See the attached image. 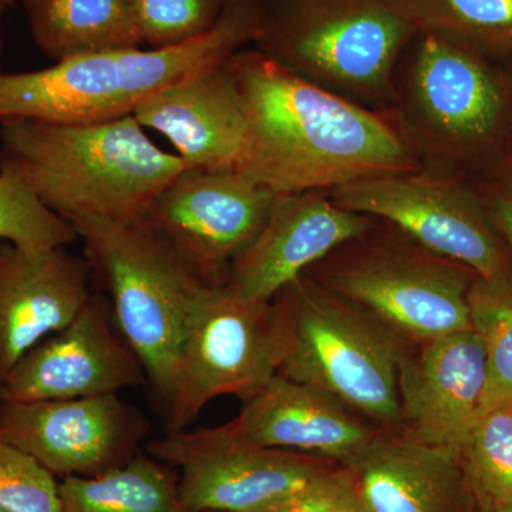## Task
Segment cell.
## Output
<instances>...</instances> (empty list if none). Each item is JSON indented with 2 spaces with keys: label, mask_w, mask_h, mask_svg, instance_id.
Masks as SVG:
<instances>
[{
  "label": "cell",
  "mask_w": 512,
  "mask_h": 512,
  "mask_svg": "<svg viewBox=\"0 0 512 512\" xmlns=\"http://www.w3.org/2000/svg\"><path fill=\"white\" fill-rule=\"evenodd\" d=\"M228 67L247 116L244 173L276 194L423 168L393 111L329 92L256 49L238 50Z\"/></svg>",
  "instance_id": "obj_1"
},
{
  "label": "cell",
  "mask_w": 512,
  "mask_h": 512,
  "mask_svg": "<svg viewBox=\"0 0 512 512\" xmlns=\"http://www.w3.org/2000/svg\"><path fill=\"white\" fill-rule=\"evenodd\" d=\"M185 168L134 116L96 123L0 121V170L19 175L64 220L79 215L143 224Z\"/></svg>",
  "instance_id": "obj_2"
},
{
  "label": "cell",
  "mask_w": 512,
  "mask_h": 512,
  "mask_svg": "<svg viewBox=\"0 0 512 512\" xmlns=\"http://www.w3.org/2000/svg\"><path fill=\"white\" fill-rule=\"evenodd\" d=\"M259 25V0H228L210 32L181 45L104 50L36 72L2 74L0 121L96 123L134 116L167 87L254 42Z\"/></svg>",
  "instance_id": "obj_3"
},
{
  "label": "cell",
  "mask_w": 512,
  "mask_h": 512,
  "mask_svg": "<svg viewBox=\"0 0 512 512\" xmlns=\"http://www.w3.org/2000/svg\"><path fill=\"white\" fill-rule=\"evenodd\" d=\"M500 63L439 33L413 37L392 111L424 168L476 178L504 163L512 77Z\"/></svg>",
  "instance_id": "obj_4"
},
{
  "label": "cell",
  "mask_w": 512,
  "mask_h": 512,
  "mask_svg": "<svg viewBox=\"0 0 512 512\" xmlns=\"http://www.w3.org/2000/svg\"><path fill=\"white\" fill-rule=\"evenodd\" d=\"M278 375L308 384L353 412L402 429V338L311 276L302 274L269 302Z\"/></svg>",
  "instance_id": "obj_5"
},
{
  "label": "cell",
  "mask_w": 512,
  "mask_h": 512,
  "mask_svg": "<svg viewBox=\"0 0 512 512\" xmlns=\"http://www.w3.org/2000/svg\"><path fill=\"white\" fill-rule=\"evenodd\" d=\"M255 49L289 72L392 111L397 67L417 29L392 0H259Z\"/></svg>",
  "instance_id": "obj_6"
},
{
  "label": "cell",
  "mask_w": 512,
  "mask_h": 512,
  "mask_svg": "<svg viewBox=\"0 0 512 512\" xmlns=\"http://www.w3.org/2000/svg\"><path fill=\"white\" fill-rule=\"evenodd\" d=\"M69 222L82 238L90 274L110 293L121 336L167 406L192 305L204 281L146 224L92 215Z\"/></svg>",
  "instance_id": "obj_7"
},
{
  "label": "cell",
  "mask_w": 512,
  "mask_h": 512,
  "mask_svg": "<svg viewBox=\"0 0 512 512\" xmlns=\"http://www.w3.org/2000/svg\"><path fill=\"white\" fill-rule=\"evenodd\" d=\"M305 274L406 342L473 329L468 293L476 272L424 248L384 221L376 220Z\"/></svg>",
  "instance_id": "obj_8"
},
{
  "label": "cell",
  "mask_w": 512,
  "mask_h": 512,
  "mask_svg": "<svg viewBox=\"0 0 512 512\" xmlns=\"http://www.w3.org/2000/svg\"><path fill=\"white\" fill-rule=\"evenodd\" d=\"M329 192L340 207L393 225L481 278L512 275L510 251L467 175L423 167L363 178Z\"/></svg>",
  "instance_id": "obj_9"
},
{
  "label": "cell",
  "mask_w": 512,
  "mask_h": 512,
  "mask_svg": "<svg viewBox=\"0 0 512 512\" xmlns=\"http://www.w3.org/2000/svg\"><path fill=\"white\" fill-rule=\"evenodd\" d=\"M276 375L269 302L247 301L225 284L204 282L195 295L165 406L168 433L187 429L218 397L247 402Z\"/></svg>",
  "instance_id": "obj_10"
},
{
  "label": "cell",
  "mask_w": 512,
  "mask_h": 512,
  "mask_svg": "<svg viewBox=\"0 0 512 512\" xmlns=\"http://www.w3.org/2000/svg\"><path fill=\"white\" fill-rule=\"evenodd\" d=\"M148 456L177 468L185 512H251L299 493L340 464L298 451L255 446L218 427L167 433Z\"/></svg>",
  "instance_id": "obj_11"
},
{
  "label": "cell",
  "mask_w": 512,
  "mask_h": 512,
  "mask_svg": "<svg viewBox=\"0 0 512 512\" xmlns=\"http://www.w3.org/2000/svg\"><path fill=\"white\" fill-rule=\"evenodd\" d=\"M276 192L244 171L184 168L161 191L143 224L207 284H224L229 266L268 220Z\"/></svg>",
  "instance_id": "obj_12"
},
{
  "label": "cell",
  "mask_w": 512,
  "mask_h": 512,
  "mask_svg": "<svg viewBox=\"0 0 512 512\" xmlns=\"http://www.w3.org/2000/svg\"><path fill=\"white\" fill-rule=\"evenodd\" d=\"M150 424L119 393L43 402H0V434L55 477H94L140 451Z\"/></svg>",
  "instance_id": "obj_13"
},
{
  "label": "cell",
  "mask_w": 512,
  "mask_h": 512,
  "mask_svg": "<svg viewBox=\"0 0 512 512\" xmlns=\"http://www.w3.org/2000/svg\"><path fill=\"white\" fill-rule=\"evenodd\" d=\"M117 330L106 296H90L63 329L16 363L0 386V402L80 399L143 386L146 370Z\"/></svg>",
  "instance_id": "obj_14"
},
{
  "label": "cell",
  "mask_w": 512,
  "mask_h": 512,
  "mask_svg": "<svg viewBox=\"0 0 512 512\" xmlns=\"http://www.w3.org/2000/svg\"><path fill=\"white\" fill-rule=\"evenodd\" d=\"M400 433L460 450L484 409L487 360L473 329L404 342L399 360Z\"/></svg>",
  "instance_id": "obj_15"
},
{
  "label": "cell",
  "mask_w": 512,
  "mask_h": 512,
  "mask_svg": "<svg viewBox=\"0 0 512 512\" xmlns=\"http://www.w3.org/2000/svg\"><path fill=\"white\" fill-rule=\"evenodd\" d=\"M375 221L340 207L329 191L278 194L264 228L229 266L224 284L247 301L271 302L286 284Z\"/></svg>",
  "instance_id": "obj_16"
},
{
  "label": "cell",
  "mask_w": 512,
  "mask_h": 512,
  "mask_svg": "<svg viewBox=\"0 0 512 512\" xmlns=\"http://www.w3.org/2000/svg\"><path fill=\"white\" fill-rule=\"evenodd\" d=\"M217 427L255 446L298 451L346 467L393 433L329 394L279 375L244 402L235 419Z\"/></svg>",
  "instance_id": "obj_17"
},
{
  "label": "cell",
  "mask_w": 512,
  "mask_h": 512,
  "mask_svg": "<svg viewBox=\"0 0 512 512\" xmlns=\"http://www.w3.org/2000/svg\"><path fill=\"white\" fill-rule=\"evenodd\" d=\"M134 117L163 134L185 168L244 171L247 165V116L228 59L167 87L138 107Z\"/></svg>",
  "instance_id": "obj_18"
},
{
  "label": "cell",
  "mask_w": 512,
  "mask_h": 512,
  "mask_svg": "<svg viewBox=\"0 0 512 512\" xmlns=\"http://www.w3.org/2000/svg\"><path fill=\"white\" fill-rule=\"evenodd\" d=\"M90 268L66 248L0 244V386L30 349L59 332L89 301Z\"/></svg>",
  "instance_id": "obj_19"
},
{
  "label": "cell",
  "mask_w": 512,
  "mask_h": 512,
  "mask_svg": "<svg viewBox=\"0 0 512 512\" xmlns=\"http://www.w3.org/2000/svg\"><path fill=\"white\" fill-rule=\"evenodd\" d=\"M367 512H474L458 450L387 433L353 466Z\"/></svg>",
  "instance_id": "obj_20"
},
{
  "label": "cell",
  "mask_w": 512,
  "mask_h": 512,
  "mask_svg": "<svg viewBox=\"0 0 512 512\" xmlns=\"http://www.w3.org/2000/svg\"><path fill=\"white\" fill-rule=\"evenodd\" d=\"M30 33L55 59L140 46L133 0H23Z\"/></svg>",
  "instance_id": "obj_21"
},
{
  "label": "cell",
  "mask_w": 512,
  "mask_h": 512,
  "mask_svg": "<svg viewBox=\"0 0 512 512\" xmlns=\"http://www.w3.org/2000/svg\"><path fill=\"white\" fill-rule=\"evenodd\" d=\"M60 512H184L178 471L138 453L123 466L59 483Z\"/></svg>",
  "instance_id": "obj_22"
},
{
  "label": "cell",
  "mask_w": 512,
  "mask_h": 512,
  "mask_svg": "<svg viewBox=\"0 0 512 512\" xmlns=\"http://www.w3.org/2000/svg\"><path fill=\"white\" fill-rule=\"evenodd\" d=\"M417 32L439 33L497 62L512 60V0H392Z\"/></svg>",
  "instance_id": "obj_23"
},
{
  "label": "cell",
  "mask_w": 512,
  "mask_h": 512,
  "mask_svg": "<svg viewBox=\"0 0 512 512\" xmlns=\"http://www.w3.org/2000/svg\"><path fill=\"white\" fill-rule=\"evenodd\" d=\"M458 457L478 503L512 505V400L483 410Z\"/></svg>",
  "instance_id": "obj_24"
},
{
  "label": "cell",
  "mask_w": 512,
  "mask_h": 512,
  "mask_svg": "<svg viewBox=\"0 0 512 512\" xmlns=\"http://www.w3.org/2000/svg\"><path fill=\"white\" fill-rule=\"evenodd\" d=\"M468 305L471 328L483 342L487 360V409L512 400V275L477 276L468 293Z\"/></svg>",
  "instance_id": "obj_25"
},
{
  "label": "cell",
  "mask_w": 512,
  "mask_h": 512,
  "mask_svg": "<svg viewBox=\"0 0 512 512\" xmlns=\"http://www.w3.org/2000/svg\"><path fill=\"white\" fill-rule=\"evenodd\" d=\"M77 238L73 225L49 210L19 175L0 170V239L39 252L66 248Z\"/></svg>",
  "instance_id": "obj_26"
},
{
  "label": "cell",
  "mask_w": 512,
  "mask_h": 512,
  "mask_svg": "<svg viewBox=\"0 0 512 512\" xmlns=\"http://www.w3.org/2000/svg\"><path fill=\"white\" fill-rule=\"evenodd\" d=\"M228 0H133L141 42L177 46L210 32Z\"/></svg>",
  "instance_id": "obj_27"
},
{
  "label": "cell",
  "mask_w": 512,
  "mask_h": 512,
  "mask_svg": "<svg viewBox=\"0 0 512 512\" xmlns=\"http://www.w3.org/2000/svg\"><path fill=\"white\" fill-rule=\"evenodd\" d=\"M0 508L8 512H60L59 481L2 434Z\"/></svg>",
  "instance_id": "obj_28"
},
{
  "label": "cell",
  "mask_w": 512,
  "mask_h": 512,
  "mask_svg": "<svg viewBox=\"0 0 512 512\" xmlns=\"http://www.w3.org/2000/svg\"><path fill=\"white\" fill-rule=\"evenodd\" d=\"M251 512H367L352 468L336 467L305 490Z\"/></svg>",
  "instance_id": "obj_29"
},
{
  "label": "cell",
  "mask_w": 512,
  "mask_h": 512,
  "mask_svg": "<svg viewBox=\"0 0 512 512\" xmlns=\"http://www.w3.org/2000/svg\"><path fill=\"white\" fill-rule=\"evenodd\" d=\"M491 224L512 256V165L473 178Z\"/></svg>",
  "instance_id": "obj_30"
},
{
  "label": "cell",
  "mask_w": 512,
  "mask_h": 512,
  "mask_svg": "<svg viewBox=\"0 0 512 512\" xmlns=\"http://www.w3.org/2000/svg\"><path fill=\"white\" fill-rule=\"evenodd\" d=\"M476 500V498H474ZM474 512H512V505L483 504L476 501Z\"/></svg>",
  "instance_id": "obj_31"
},
{
  "label": "cell",
  "mask_w": 512,
  "mask_h": 512,
  "mask_svg": "<svg viewBox=\"0 0 512 512\" xmlns=\"http://www.w3.org/2000/svg\"><path fill=\"white\" fill-rule=\"evenodd\" d=\"M10 0H0V55H2L3 50V13H5L6 6L9 5ZM2 72H0V76H2Z\"/></svg>",
  "instance_id": "obj_32"
},
{
  "label": "cell",
  "mask_w": 512,
  "mask_h": 512,
  "mask_svg": "<svg viewBox=\"0 0 512 512\" xmlns=\"http://www.w3.org/2000/svg\"><path fill=\"white\" fill-rule=\"evenodd\" d=\"M512 165V120L510 128V136H508L507 147H505L504 163Z\"/></svg>",
  "instance_id": "obj_33"
},
{
  "label": "cell",
  "mask_w": 512,
  "mask_h": 512,
  "mask_svg": "<svg viewBox=\"0 0 512 512\" xmlns=\"http://www.w3.org/2000/svg\"><path fill=\"white\" fill-rule=\"evenodd\" d=\"M0 512H8V511H5V510H3V508H0Z\"/></svg>",
  "instance_id": "obj_34"
},
{
  "label": "cell",
  "mask_w": 512,
  "mask_h": 512,
  "mask_svg": "<svg viewBox=\"0 0 512 512\" xmlns=\"http://www.w3.org/2000/svg\"><path fill=\"white\" fill-rule=\"evenodd\" d=\"M185 512V511H184Z\"/></svg>",
  "instance_id": "obj_35"
}]
</instances>
